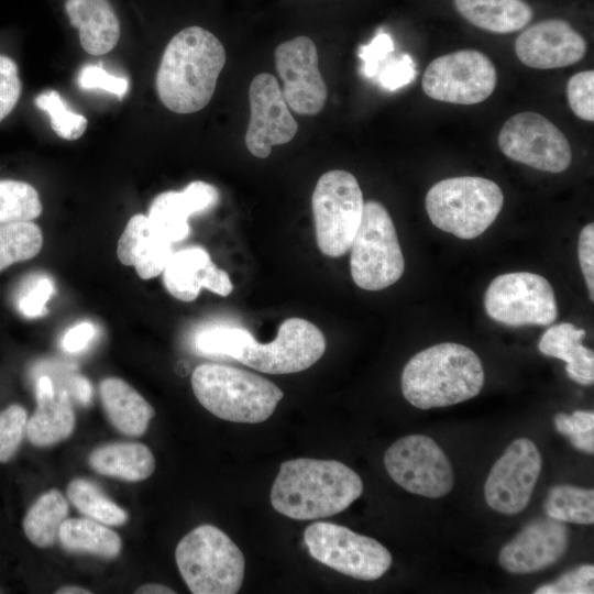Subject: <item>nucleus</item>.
<instances>
[{"instance_id": "nucleus-1", "label": "nucleus", "mask_w": 594, "mask_h": 594, "mask_svg": "<svg viewBox=\"0 0 594 594\" xmlns=\"http://www.w3.org/2000/svg\"><path fill=\"white\" fill-rule=\"evenodd\" d=\"M362 492L361 477L342 462L299 458L280 464L271 504L286 517L311 520L343 512Z\"/></svg>"}, {"instance_id": "nucleus-2", "label": "nucleus", "mask_w": 594, "mask_h": 594, "mask_svg": "<svg viewBox=\"0 0 594 594\" xmlns=\"http://www.w3.org/2000/svg\"><path fill=\"white\" fill-rule=\"evenodd\" d=\"M220 40L200 26L175 34L165 47L157 73L156 90L162 103L176 113H194L211 100L226 64Z\"/></svg>"}, {"instance_id": "nucleus-3", "label": "nucleus", "mask_w": 594, "mask_h": 594, "mask_svg": "<svg viewBox=\"0 0 594 594\" xmlns=\"http://www.w3.org/2000/svg\"><path fill=\"white\" fill-rule=\"evenodd\" d=\"M484 385L480 358L470 348L443 342L415 354L402 373L404 397L419 409L455 405L475 397Z\"/></svg>"}, {"instance_id": "nucleus-4", "label": "nucleus", "mask_w": 594, "mask_h": 594, "mask_svg": "<svg viewBox=\"0 0 594 594\" xmlns=\"http://www.w3.org/2000/svg\"><path fill=\"white\" fill-rule=\"evenodd\" d=\"M197 400L216 417L241 424L267 420L283 398L282 389L246 370L205 363L191 375Z\"/></svg>"}, {"instance_id": "nucleus-5", "label": "nucleus", "mask_w": 594, "mask_h": 594, "mask_svg": "<svg viewBox=\"0 0 594 594\" xmlns=\"http://www.w3.org/2000/svg\"><path fill=\"white\" fill-rule=\"evenodd\" d=\"M176 564L194 594H234L242 586L245 560L221 529L201 525L189 531L175 550Z\"/></svg>"}, {"instance_id": "nucleus-6", "label": "nucleus", "mask_w": 594, "mask_h": 594, "mask_svg": "<svg viewBox=\"0 0 594 594\" xmlns=\"http://www.w3.org/2000/svg\"><path fill=\"white\" fill-rule=\"evenodd\" d=\"M504 204L501 187L477 176H459L435 184L426 196L430 221L440 230L470 240L484 233Z\"/></svg>"}, {"instance_id": "nucleus-7", "label": "nucleus", "mask_w": 594, "mask_h": 594, "mask_svg": "<svg viewBox=\"0 0 594 594\" xmlns=\"http://www.w3.org/2000/svg\"><path fill=\"white\" fill-rule=\"evenodd\" d=\"M353 282L365 290H381L403 275L405 261L394 222L386 208L364 202L362 218L350 246Z\"/></svg>"}, {"instance_id": "nucleus-8", "label": "nucleus", "mask_w": 594, "mask_h": 594, "mask_svg": "<svg viewBox=\"0 0 594 594\" xmlns=\"http://www.w3.org/2000/svg\"><path fill=\"white\" fill-rule=\"evenodd\" d=\"M316 240L322 254L344 255L358 231L364 201L359 182L342 169L326 172L312 193Z\"/></svg>"}, {"instance_id": "nucleus-9", "label": "nucleus", "mask_w": 594, "mask_h": 594, "mask_svg": "<svg viewBox=\"0 0 594 594\" xmlns=\"http://www.w3.org/2000/svg\"><path fill=\"white\" fill-rule=\"evenodd\" d=\"M304 541L315 560L356 580L380 579L393 561L391 552L377 540L333 522L310 524L304 531Z\"/></svg>"}, {"instance_id": "nucleus-10", "label": "nucleus", "mask_w": 594, "mask_h": 594, "mask_svg": "<svg viewBox=\"0 0 594 594\" xmlns=\"http://www.w3.org/2000/svg\"><path fill=\"white\" fill-rule=\"evenodd\" d=\"M485 311L508 327L548 326L558 317L551 284L530 272H513L495 277L484 295Z\"/></svg>"}, {"instance_id": "nucleus-11", "label": "nucleus", "mask_w": 594, "mask_h": 594, "mask_svg": "<svg viewBox=\"0 0 594 594\" xmlns=\"http://www.w3.org/2000/svg\"><path fill=\"white\" fill-rule=\"evenodd\" d=\"M384 464L394 482L413 494L439 498L454 485L449 458L433 439L424 435L396 440L386 450Z\"/></svg>"}, {"instance_id": "nucleus-12", "label": "nucleus", "mask_w": 594, "mask_h": 594, "mask_svg": "<svg viewBox=\"0 0 594 594\" xmlns=\"http://www.w3.org/2000/svg\"><path fill=\"white\" fill-rule=\"evenodd\" d=\"M496 80L495 66L485 54L461 50L439 56L428 65L422 89L438 101L475 105L493 94Z\"/></svg>"}, {"instance_id": "nucleus-13", "label": "nucleus", "mask_w": 594, "mask_h": 594, "mask_svg": "<svg viewBox=\"0 0 594 594\" xmlns=\"http://www.w3.org/2000/svg\"><path fill=\"white\" fill-rule=\"evenodd\" d=\"M324 350L322 331L306 319L293 317L282 322L270 343L252 337L237 361L267 374H290L309 369Z\"/></svg>"}, {"instance_id": "nucleus-14", "label": "nucleus", "mask_w": 594, "mask_h": 594, "mask_svg": "<svg viewBox=\"0 0 594 594\" xmlns=\"http://www.w3.org/2000/svg\"><path fill=\"white\" fill-rule=\"evenodd\" d=\"M498 145L510 160L542 172L561 173L572 162L565 135L549 119L531 111L517 113L503 124Z\"/></svg>"}, {"instance_id": "nucleus-15", "label": "nucleus", "mask_w": 594, "mask_h": 594, "mask_svg": "<svg viewBox=\"0 0 594 594\" xmlns=\"http://www.w3.org/2000/svg\"><path fill=\"white\" fill-rule=\"evenodd\" d=\"M542 466L537 446L527 438L514 440L492 466L484 484L487 505L504 515L524 510Z\"/></svg>"}, {"instance_id": "nucleus-16", "label": "nucleus", "mask_w": 594, "mask_h": 594, "mask_svg": "<svg viewBox=\"0 0 594 594\" xmlns=\"http://www.w3.org/2000/svg\"><path fill=\"white\" fill-rule=\"evenodd\" d=\"M274 57L288 107L301 116L318 114L326 105L328 90L312 40L297 36L285 41L276 47Z\"/></svg>"}, {"instance_id": "nucleus-17", "label": "nucleus", "mask_w": 594, "mask_h": 594, "mask_svg": "<svg viewBox=\"0 0 594 594\" xmlns=\"http://www.w3.org/2000/svg\"><path fill=\"white\" fill-rule=\"evenodd\" d=\"M251 117L245 133L249 152L258 158H266L274 145L290 142L298 131V124L275 76L262 73L251 81L249 89Z\"/></svg>"}, {"instance_id": "nucleus-18", "label": "nucleus", "mask_w": 594, "mask_h": 594, "mask_svg": "<svg viewBox=\"0 0 594 594\" xmlns=\"http://www.w3.org/2000/svg\"><path fill=\"white\" fill-rule=\"evenodd\" d=\"M569 542L570 531L563 521L536 518L501 549L498 562L513 574L538 572L558 562Z\"/></svg>"}, {"instance_id": "nucleus-19", "label": "nucleus", "mask_w": 594, "mask_h": 594, "mask_svg": "<svg viewBox=\"0 0 594 594\" xmlns=\"http://www.w3.org/2000/svg\"><path fill=\"white\" fill-rule=\"evenodd\" d=\"M586 42L566 21H540L516 40L519 61L537 69L561 68L580 62L586 53Z\"/></svg>"}, {"instance_id": "nucleus-20", "label": "nucleus", "mask_w": 594, "mask_h": 594, "mask_svg": "<svg viewBox=\"0 0 594 594\" xmlns=\"http://www.w3.org/2000/svg\"><path fill=\"white\" fill-rule=\"evenodd\" d=\"M163 283L169 294L182 301L195 300L202 288L222 297L233 289L228 273L219 268L201 246L173 252L163 271Z\"/></svg>"}, {"instance_id": "nucleus-21", "label": "nucleus", "mask_w": 594, "mask_h": 594, "mask_svg": "<svg viewBox=\"0 0 594 594\" xmlns=\"http://www.w3.org/2000/svg\"><path fill=\"white\" fill-rule=\"evenodd\" d=\"M219 202L218 189L206 182L195 180L180 191L157 195L148 209L151 227L169 242L184 240L190 232L188 219L212 209Z\"/></svg>"}, {"instance_id": "nucleus-22", "label": "nucleus", "mask_w": 594, "mask_h": 594, "mask_svg": "<svg viewBox=\"0 0 594 594\" xmlns=\"http://www.w3.org/2000/svg\"><path fill=\"white\" fill-rule=\"evenodd\" d=\"M172 254V242L155 232L147 216L142 213L131 217L118 241L119 261L134 266L143 279L162 274Z\"/></svg>"}, {"instance_id": "nucleus-23", "label": "nucleus", "mask_w": 594, "mask_h": 594, "mask_svg": "<svg viewBox=\"0 0 594 594\" xmlns=\"http://www.w3.org/2000/svg\"><path fill=\"white\" fill-rule=\"evenodd\" d=\"M64 7L85 52L99 56L116 47L120 21L109 0H66Z\"/></svg>"}, {"instance_id": "nucleus-24", "label": "nucleus", "mask_w": 594, "mask_h": 594, "mask_svg": "<svg viewBox=\"0 0 594 594\" xmlns=\"http://www.w3.org/2000/svg\"><path fill=\"white\" fill-rule=\"evenodd\" d=\"M99 393L105 414L119 432L140 437L147 430L155 410L129 383L107 377L100 382Z\"/></svg>"}, {"instance_id": "nucleus-25", "label": "nucleus", "mask_w": 594, "mask_h": 594, "mask_svg": "<svg viewBox=\"0 0 594 594\" xmlns=\"http://www.w3.org/2000/svg\"><path fill=\"white\" fill-rule=\"evenodd\" d=\"M35 395L37 405L26 422L28 440L34 447L46 448L68 439L74 432L76 417L67 392Z\"/></svg>"}, {"instance_id": "nucleus-26", "label": "nucleus", "mask_w": 594, "mask_h": 594, "mask_svg": "<svg viewBox=\"0 0 594 594\" xmlns=\"http://www.w3.org/2000/svg\"><path fill=\"white\" fill-rule=\"evenodd\" d=\"M584 337L583 329L562 322L546 330L538 349L544 355L566 362L568 376L581 385L588 386L594 382V354L592 350L582 345Z\"/></svg>"}, {"instance_id": "nucleus-27", "label": "nucleus", "mask_w": 594, "mask_h": 594, "mask_svg": "<svg viewBox=\"0 0 594 594\" xmlns=\"http://www.w3.org/2000/svg\"><path fill=\"white\" fill-rule=\"evenodd\" d=\"M88 463L101 475L128 482L146 480L155 470L153 453L140 442H112L100 446L90 452Z\"/></svg>"}, {"instance_id": "nucleus-28", "label": "nucleus", "mask_w": 594, "mask_h": 594, "mask_svg": "<svg viewBox=\"0 0 594 594\" xmlns=\"http://www.w3.org/2000/svg\"><path fill=\"white\" fill-rule=\"evenodd\" d=\"M454 6L471 24L493 33L519 31L532 19L524 0H454Z\"/></svg>"}, {"instance_id": "nucleus-29", "label": "nucleus", "mask_w": 594, "mask_h": 594, "mask_svg": "<svg viewBox=\"0 0 594 594\" xmlns=\"http://www.w3.org/2000/svg\"><path fill=\"white\" fill-rule=\"evenodd\" d=\"M58 540L68 552L88 553L107 560L117 558L122 549L121 538L116 531L88 517L67 518L59 528Z\"/></svg>"}, {"instance_id": "nucleus-30", "label": "nucleus", "mask_w": 594, "mask_h": 594, "mask_svg": "<svg viewBox=\"0 0 594 594\" xmlns=\"http://www.w3.org/2000/svg\"><path fill=\"white\" fill-rule=\"evenodd\" d=\"M68 503L55 488L43 493L28 509L22 526L23 531L34 546L52 547L58 539L62 524L67 519Z\"/></svg>"}, {"instance_id": "nucleus-31", "label": "nucleus", "mask_w": 594, "mask_h": 594, "mask_svg": "<svg viewBox=\"0 0 594 594\" xmlns=\"http://www.w3.org/2000/svg\"><path fill=\"white\" fill-rule=\"evenodd\" d=\"M66 495L85 516L107 526H123L128 513L112 502L94 482L77 477L69 482Z\"/></svg>"}, {"instance_id": "nucleus-32", "label": "nucleus", "mask_w": 594, "mask_h": 594, "mask_svg": "<svg viewBox=\"0 0 594 594\" xmlns=\"http://www.w3.org/2000/svg\"><path fill=\"white\" fill-rule=\"evenodd\" d=\"M546 516L579 525L594 522V491L573 485H556L543 502Z\"/></svg>"}, {"instance_id": "nucleus-33", "label": "nucleus", "mask_w": 594, "mask_h": 594, "mask_svg": "<svg viewBox=\"0 0 594 594\" xmlns=\"http://www.w3.org/2000/svg\"><path fill=\"white\" fill-rule=\"evenodd\" d=\"M43 246L41 228L32 221L0 224V272L36 256Z\"/></svg>"}, {"instance_id": "nucleus-34", "label": "nucleus", "mask_w": 594, "mask_h": 594, "mask_svg": "<svg viewBox=\"0 0 594 594\" xmlns=\"http://www.w3.org/2000/svg\"><path fill=\"white\" fill-rule=\"evenodd\" d=\"M43 206L37 190L29 183L0 179V224L31 221L41 216Z\"/></svg>"}, {"instance_id": "nucleus-35", "label": "nucleus", "mask_w": 594, "mask_h": 594, "mask_svg": "<svg viewBox=\"0 0 594 594\" xmlns=\"http://www.w3.org/2000/svg\"><path fill=\"white\" fill-rule=\"evenodd\" d=\"M34 102L47 113L51 128L59 138L74 141L85 133L88 123L86 117L72 111L57 91H43L35 97Z\"/></svg>"}, {"instance_id": "nucleus-36", "label": "nucleus", "mask_w": 594, "mask_h": 594, "mask_svg": "<svg viewBox=\"0 0 594 594\" xmlns=\"http://www.w3.org/2000/svg\"><path fill=\"white\" fill-rule=\"evenodd\" d=\"M253 336L245 329L215 326L199 331L195 337L196 349L206 355L227 356L238 360Z\"/></svg>"}, {"instance_id": "nucleus-37", "label": "nucleus", "mask_w": 594, "mask_h": 594, "mask_svg": "<svg viewBox=\"0 0 594 594\" xmlns=\"http://www.w3.org/2000/svg\"><path fill=\"white\" fill-rule=\"evenodd\" d=\"M28 413L19 404L0 410V463L9 462L19 450L26 430Z\"/></svg>"}, {"instance_id": "nucleus-38", "label": "nucleus", "mask_w": 594, "mask_h": 594, "mask_svg": "<svg viewBox=\"0 0 594 594\" xmlns=\"http://www.w3.org/2000/svg\"><path fill=\"white\" fill-rule=\"evenodd\" d=\"M554 427L568 437L571 444L583 452H594V414L590 410H576L571 415L560 413L554 417Z\"/></svg>"}, {"instance_id": "nucleus-39", "label": "nucleus", "mask_w": 594, "mask_h": 594, "mask_svg": "<svg viewBox=\"0 0 594 594\" xmlns=\"http://www.w3.org/2000/svg\"><path fill=\"white\" fill-rule=\"evenodd\" d=\"M535 594H593L594 566L592 564L579 565L556 581L537 587Z\"/></svg>"}, {"instance_id": "nucleus-40", "label": "nucleus", "mask_w": 594, "mask_h": 594, "mask_svg": "<svg viewBox=\"0 0 594 594\" xmlns=\"http://www.w3.org/2000/svg\"><path fill=\"white\" fill-rule=\"evenodd\" d=\"M566 96L574 114L594 121V72L585 70L573 75L566 86Z\"/></svg>"}, {"instance_id": "nucleus-41", "label": "nucleus", "mask_w": 594, "mask_h": 594, "mask_svg": "<svg viewBox=\"0 0 594 594\" xmlns=\"http://www.w3.org/2000/svg\"><path fill=\"white\" fill-rule=\"evenodd\" d=\"M55 288L46 276H38L26 282L16 297V307L26 318H37L46 314V302Z\"/></svg>"}, {"instance_id": "nucleus-42", "label": "nucleus", "mask_w": 594, "mask_h": 594, "mask_svg": "<svg viewBox=\"0 0 594 594\" xmlns=\"http://www.w3.org/2000/svg\"><path fill=\"white\" fill-rule=\"evenodd\" d=\"M80 89H101L122 99L129 90V80L108 73L100 64H87L82 66L76 78Z\"/></svg>"}, {"instance_id": "nucleus-43", "label": "nucleus", "mask_w": 594, "mask_h": 594, "mask_svg": "<svg viewBox=\"0 0 594 594\" xmlns=\"http://www.w3.org/2000/svg\"><path fill=\"white\" fill-rule=\"evenodd\" d=\"M417 69L415 62L408 54L389 56L381 66L375 76L378 85L388 90L400 89L416 79Z\"/></svg>"}, {"instance_id": "nucleus-44", "label": "nucleus", "mask_w": 594, "mask_h": 594, "mask_svg": "<svg viewBox=\"0 0 594 594\" xmlns=\"http://www.w3.org/2000/svg\"><path fill=\"white\" fill-rule=\"evenodd\" d=\"M21 95V80L15 62L0 54V121L15 107Z\"/></svg>"}, {"instance_id": "nucleus-45", "label": "nucleus", "mask_w": 594, "mask_h": 594, "mask_svg": "<svg viewBox=\"0 0 594 594\" xmlns=\"http://www.w3.org/2000/svg\"><path fill=\"white\" fill-rule=\"evenodd\" d=\"M395 51L394 41L386 32H380L367 45H362L359 57L362 59V74L375 78L381 66Z\"/></svg>"}, {"instance_id": "nucleus-46", "label": "nucleus", "mask_w": 594, "mask_h": 594, "mask_svg": "<svg viewBox=\"0 0 594 594\" xmlns=\"http://www.w3.org/2000/svg\"><path fill=\"white\" fill-rule=\"evenodd\" d=\"M579 263L585 278L591 301L594 300V224H586L579 237Z\"/></svg>"}, {"instance_id": "nucleus-47", "label": "nucleus", "mask_w": 594, "mask_h": 594, "mask_svg": "<svg viewBox=\"0 0 594 594\" xmlns=\"http://www.w3.org/2000/svg\"><path fill=\"white\" fill-rule=\"evenodd\" d=\"M95 336L92 323L84 321L72 327L64 336L62 345L65 351L76 353L84 350Z\"/></svg>"}, {"instance_id": "nucleus-48", "label": "nucleus", "mask_w": 594, "mask_h": 594, "mask_svg": "<svg viewBox=\"0 0 594 594\" xmlns=\"http://www.w3.org/2000/svg\"><path fill=\"white\" fill-rule=\"evenodd\" d=\"M73 393L76 399L85 406H88L92 398V387L90 382L81 376L77 375L73 380Z\"/></svg>"}, {"instance_id": "nucleus-49", "label": "nucleus", "mask_w": 594, "mask_h": 594, "mask_svg": "<svg viewBox=\"0 0 594 594\" xmlns=\"http://www.w3.org/2000/svg\"><path fill=\"white\" fill-rule=\"evenodd\" d=\"M134 593L138 594H174L176 593L174 590H172L168 586H165L163 584L158 583H148L139 586Z\"/></svg>"}, {"instance_id": "nucleus-50", "label": "nucleus", "mask_w": 594, "mask_h": 594, "mask_svg": "<svg viewBox=\"0 0 594 594\" xmlns=\"http://www.w3.org/2000/svg\"><path fill=\"white\" fill-rule=\"evenodd\" d=\"M56 594H91V591L77 586V585H66L57 588Z\"/></svg>"}]
</instances>
